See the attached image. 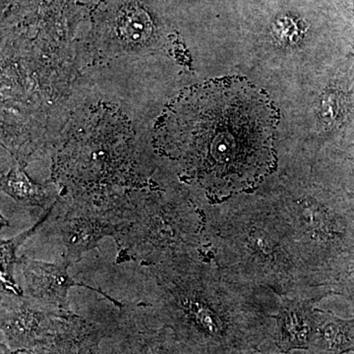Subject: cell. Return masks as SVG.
Returning a JSON list of instances; mask_svg holds the SVG:
<instances>
[{
    "instance_id": "6da1fadb",
    "label": "cell",
    "mask_w": 354,
    "mask_h": 354,
    "mask_svg": "<svg viewBox=\"0 0 354 354\" xmlns=\"http://www.w3.org/2000/svg\"><path fill=\"white\" fill-rule=\"evenodd\" d=\"M279 120L264 88L245 77H225L177 95L160 118L156 145L185 179L225 199L274 171Z\"/></svg>"
},
{
    "instance_id": "7a4b0ae2",
    "label": "cell",
    "mask_w": 354,
    "mask_h": 354,
    "mask_svg": "<svg viewBox=\"0 0 354 354\" xmlns=\"http://www.w3.org/2000/svg\"><path fill=\"white\" fill-rule=\"evenodd\" d=\"M147 268L158 288L157 301L149 304L174 330L186 353L250 354L265 339L262 321L208 301L201 283L183 276L176 257Z\"/></svg>"
},
{
    "instance_id": "3957f363",
    "label": "cell",
    "mask_w": 354,
    "mask_h": 354,
    "mask_svg": "<svg viewBox=\"0 0 354 354\" xmlns=\"http://www.w3.org/2000/svg\"><path fill=\"white\" fill-rule=\"evenodd\" d=\"M53 177L72 198L104 201L137 188L145 174L137 160L131 131L118 114L95 109L74 127L53 165Z\"/></svg>"
},
{
    "instance_id": "277c9868",
    "label": "cell",
    "mask_w": 354,
    "mask_h": 354,
    "mask_svg": "<svg viewBox=\"0 0 354 354\" xmlns=\"http://www.w3.org/2000/svg\"><path fill=\"white\" fill-rule=\"evenodd\" d=\"M176 207L162 196L153 193L132 192L128 228L116 241L120 250L118 260L140 261L142 266L157 264L167 258L178 256L185 236L183 221Z\"/></svg>"
},
{
    "instance_id": "5b68a950",
    "label": "cell",
    "mask_w": 354,
    "mask_h": 354,
    "mask_svg": "<svg viewBox=\"0 0 354 354\" xmlns=\"http://www.w3.org/2000/svg\"><path fill=\"white\" fill-rule=\"evenodd\" d=\"M130 205L129 193L102 202L72 198L57 221L66 248L64 260L71 265L78 262L104 237L118 241L131 227Z\"/></svg>"
},
{
    "instance_id": "8992f818",
    "label": "cell",
    "mask_w": 354,
    "mask_h": 354,
    "mask_svg": "<svg viewBox=\"0 0 354 354\" xmlns=\"http://www.w3.org/2000/svg\"><path fill=\"white\" fill-rule=\"evenodd\" d=\"M72 311L39 304L27 295L1 291V344L14 351L34 353L55 334Z\"/></svg>"
},
{
    "instance_id": "52a82bcc",
    "label": "cell",
    "mask_w": 354,
    "mask_h": 354,
    "mask_svg": "<svg viewBox=\"0 0 354 354\" xmlns=\"http://www.w3.org/2000/svg\"><path fill=\"white\" fill-rule=\"evenodd\" d=\"M111 354H187L150 304L127 306L109 323Z\"/></svg>"
},
{
    "instance_id": "ba28073f",
    "label": "cell",
    "mask_w": 354,
    "mask_h": 354,
    "mask_svg": "<svg viewBox=\"0 0 354 354\" xmlns=\"http://www.w3.org/2000/svg\"><path fill=\"white\" fill-rule=\"evenodd\" d=\"M17 265L20 266L24 277L25 295L50 308L71 311L67 301V295L70 288L74 286H80L100 293L118 309L125 306L100 288L77 283L68 274V268L71 264L67 261L62 260L58 264H51L23 256L18 259Z\"/></svg>"
},
{
    "instance_id": "9c48e42d",
    "label": "cell",
    "mask_w": 354,
    "mask_h": 354,
    "mask_svg": "<svg viewBox=\"0 0 354 354\" xmlns=\"http://www.w3.org/2000/svg\"><path fill=\"white\" fill-rule=\"evenodd\" d=\"M111 335L109 324L67 314L44 346L29 354H101V344ZM27 353V351H26Z\"/></svg>"
},
{
    "instance_id": "30bf717a",
    "label": "cell",
    "mask_w": 354,
    "mask_h": 354,
    "mask_svg": "<svg viewBox=\"0 0 354 354\" xmlns=\"http://www.w3.org/2000/svg\"><path fill=\"white\" fill-rule=\"evenodd\" d=\"M309 348L317 354L354 353V319L344 320L325 312L317 314Z\"/></svg>"
},
{
    "instance_id": "8fae6325",
    "label": "cell",
    "mask_w": 354,
    "mask_h": 354,
    "mask_svg": "<svg viewBox=\"0 0 354 354\" xmlns=\"http://www.w3.org/2000/svg\"><path fill=\"white\" fill-rule=\"evenodd\" d=\"M277 344L283 353L291 349H309L314 327V316L307 310L290 308L279 316Z\"/></svg>"
},
{
    "instance_id": "7c38bea8",
    "label": "cell",
    "mask_w": 354,
    "mask_h": 354,
    "mask_svg": "<svg viewBox=\"0 0 354 354\" xmlns=\"http://www.w3.org/2000/svg\"><path fill=\"white\" fill-rule=\"evenodd\" d=\"M113 37L125 50L147 46L152 37V24L147 14L136 6H128L118 12ZM121 46V48H122Z\"/></svg>"
},
{
    "instance_id": "4fadbf2b",
    "label": "cell",
    "mask_w": 354,
    "mask_h": 354,
    "mask_svg": "<svg viewBox=\"0 0 354 354\" xmlns=\"http://www.w3.org/2000/svg\"><path fill=\"white\" fill-rule=\"evenodd\" d=\"M55 205H57V203L53 204L46 211V213L29 230L17 235V236L13 237V239H8V241H1V248H0V252H1L0 253V259H1V291L14 293V295H24V291L21 290V288L16 286L13 279V267L14 265L17 264L18 259H19L16 256V252H17L20 246L37 232V230L43 225L44 221L48 220V216L53 213Z\"/></svg>"
},
{
    "instance_id": "5bb4252c",
    "label": "cell",
    "mask_w": 354,
    "mask_h": 354,
    "mask_svg": "<svg viewBox=\"0 0 354 354\" xmlns=\"http://www.w3.org/2000/svg\"><path fill=\"white\" fill-rule=\"evenodd\" d=\"M3 190L28 206H39L44 208L48 199L46 193L38 185H34L22 176V172L13 171L3 181Z\"/></svg>"
},
{
    "instance_id": "9a60e30c",
    "label": "cell",
    "mask_w": 354,
    "mask_h": 354,
    "mask_svg": "<svg viewBox=\"0 0 354 354\" xmlns=\"http://www.w3.org/2000/svg\"><path fill=\"white\" fill-rule=\"evenodd\" d=\"M1 348H0V354H29L26 353V351H11L10 348H7L6 344H0Z\"/></svg>"
},
{
    "instance_id": "2e32d148",
    "label": "cell",
    "mask_w": 354,
    "mask_h": 354,
    "mask_svg": "<svg viewBox=\"0 0 354 354\" xmlns=\"http://www.w3.org/2000/svg\"><path fill=\"white\" fill-rule=\"evenodd\" d=\"M255 354H258V353H255Z\"/></svg>"
}]
</instances>
